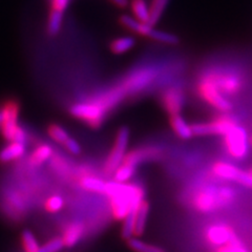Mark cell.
Instances as JSON below:
<instances>
[{
	"mask_svg": "<svg viewBox=\"0 0 252 252\" xmlns=\"http://www.w3.org/2000/svg\"><path fill=\"white\" fill-rule=\"evenodd\" d=\"M161 153V149L158 147H142L136 151H132L128 154H126L122 163L129 164L131 166H137L138 164L142 163L146 160L157 159Z\"/></svg>",
	"mask_w": 252,
	"mask_h": 252,
	"instance_id": "14",
	"label": "cell"
},
{
	"mask_svg": "<svg viewBox=\"0 0 252 252\" xmlns=\"http://www.w3.org/2000/svg\"><path fill=\"white\" fill-rule=\"evenodd\" d=\"M212 173L229 182H235L247 188H252V175L249 171L242 170L234 165L226 162H216L212 165Z\"/></svg>",
	"mask_w": 252,
	"mask_h": 252,
	"instance_id": "9",
	"label": "cell"
},
{
	"mask_svg": "<svg viewBox=\"0 0 252 252\" xmlns=\"http://www.w3.org/2000/svg\"><path fill=\"white\" fill-rule=\"evenodd\" d=\"M224 145L227 154L233 159H245L249 153L248 135L245 128L236 125L224 136Z\"/></svg>",
	"mask_w": 252,
	"mask_h": 252,
	"instance_id": "6",
	"label": "cell"
},
{
	"mask_svg": "<svg viewBox=\"0 0 252 252\" xmlns=\"http://www.w3.org/2000/svg\"><path fill=\"white\" fill-rule=\"evenodd\" d=\"M138 209V208H137ZM136 210L131 211L129 215L126 216L123 220V225L121 229L122 238L125 240H129L135 235V224H136Z\"/></svg>",
	"mask_w": 252,
	"mask_h": 252,
	"instance_id": "28",
	"label": "cell"
},
{
	"mask_svg": "<svg viewBox=\"0 0 252 252\" xmlns=\"http://www.w3.org/2000/svg\"><path fill=\"white\" fill-rule=\"evenodd\" d=\"M198 91L200 96L207 102L209 105L215 107L218 110H220L223 113H227L232 108V104L228 101L224 94L220 93L218 89L217 84L215 83L214 79L211 75L204 76L199 84H198Z\"/></svg>",
	"mask_w": 252,
	"mask_h": 252,
	"instance_id": "5",
	"label": "cell"
},
{
	"mask_svg": "<svg viewBox=\"0 0 252 252\" xmlns=\"http://www.w3.org/2000/svg\"><path fill=\"white\" fill-rule=\"evenodd\" d=\"M216 252H248V250L244 247L242 242L238 239V236H235L229 243L220 246Z\"/></svg>",
	"mask_w": 252,
	"mask_h": 252,
	"instance_id": "31",
	"label": "cell"
},
{
	"mask_svg": "<svg viewBox=\"0 0 252 252\" xmlns=\"http://www.w3.org/2000/svg\"><path fill=\"white\" fill-rule=\"evenodd\" d=\"M169 1L170 0H152L151 5H149V26L154 27L159 22Z\"/></svg>",
	"mask_w": 252,
	"mask_h": 252,
	"instance_id": "20",
	"label": "cell"
},
{
	"mask_svg": "<svg viewBox=\"0 0 252 252\" xmlns=\"http://www.w3.org/2000/svg\"><path fill=\"white\" fill-rule=\"evenodd\" d=\"M238 125L234 118L231 116L223 115L216 118L210 122L194 123L191 125L193 136H208V135H220L225 136L233 127Z\"/></svg>",
	"mask_w": 252,
	"mask_h": 252,
	"instance_id": "8",
	"label": "cell"
},
{
	"mask_svg": "<svg viewBox=\"0 0 252 252\" xmlns=\"http://www.w3.org/2000/svg\"><path fill=\"white\" fill-rule=\"evenodd\" d=\"M249 172H250V173H251V175H252V169H251V170H249Z\"/></svg>",
	"mask_w": 252,
	"mask_h": 252,
	"instance_id": "38",
	"label": "cell"
},
{
	"mask_svg": "<svg viewBox=\"0 0 252 252\" xmlns=\"http://www.w3.org/2000/svg\"><path fill=\"white\" fill-rule=\"evenodd\" d=\"M69 112L77 119L82 120L92 127H98L103 122L108 110L96 100H92L75 103Z\"/></svg>",
	"mask_w": 252,
	"mask_h": 252,
	"instance_id": "4",
	"label": "cell"
},
{
	"mask_svg": "<svg viewBox=\"0 0 252 252\" xmlns=\"http://www.w3.org/2000/svg\"><path fill=\"white\" fill-rule=\"evenodd\" d=\"M110 201V209L115 220H123L131 211L136 210L144 200L143 188L137 184L106 183L105 193Z\"/></svg>",
	"mask_w": 252,
	"mask_h": 252,
	"instance_id": "1",
	"label": "cell"
},
{
	"mask_svg": "<svg viewBox=\"0 0 252 252\" xmlns=\"http://www.w3.org/2000/svg\"><path fill=\"white\" fill-rule=\"evenodd\" d=\"M21 242L26 252H38L40 245L34 233L30 230H25L21 234Z\"/></svg>",
	"mask_w": 252,
	"mask_h": 252,
	"instance_id": "29",
	"label": "cell"
},
{
	"mask_svg": "<svg viewBox=\"0 0 252 252\" xmlns=\"http://www.w3.org/2000/svg\"><path fill=\"white\" fill-rule=\"evenodd\" d=\"M136 167L129 164L122 163L114 172V181L118 183H127L128 181L135 175Z\"/></svg>",
	"mask_w": 252,
	"mask_h": 252,
	"instance_id": "27",
	"label": "cell"
},
{
	"mask_svg": "<svg viewBox=\"0 0 252 252\" xmlns=\"http://www.w3.org/2000/svg\"><path fill=\"white\" fill-rule=\"evenodd\" d=\"M70 0H52V9L64 13L69 5Z\"/></svg>",
	"mask_w": 252,
	"mask_h": 252,
	"instance_id": "35",
	"label": "cell"
},
{
	"mask_svg": "<svg viewBox=\"0 0 252 252\" xmlns=\"http://www.w3.org/2000/svg\"><path fill=\"white\" fill-rule=\"evenodd\" d=\"M170 125L176 135L181 139L187 140L193 136L191 125H189L181 115L170 116Z\"/></svg>",
	"mask_w": 252,
	"mask_h": 252,
	"instance_id": "18",
	"label": "cell"
},
{
	"mask_svg": "<svg viewBox=\"0 0 252 252\" xmlns=\"http://www.w3.org/2000/svg\"><path fill=\"white\" fill-rule=\"evenodd\" d=\"M80 186L85 189V190L91 191V192H97V193H105L106 189V183L105 181L101 180L97 177H91V176H85L82 177L80 180Z\"/></svg>",
	"mask_w": 252,
	"mask_h": 252,
	"instance_id": "21",
	"label": "cell"
},
{
	"mask_svg": "<svg viewBox=\"0 0 252 252\" xmlns=\"http://www.w3.org/2000/svg\"><path fill=\"white\" fill-rule=\"evenodd\" d=\"M149 203L146 200L142 201L140 206L136 211V224H135V236H140L143 234L145 226L147 223V218L149 215Z\"/></svg>",
	"mask_w": 252,
	"mask_h": 252,
	"instance_id": "19",
	"label": "cell"
},
{
	"mask_svg": "<svg viewBox=\"0 0 252 252\" xmlns=\"http://www.w3.org/2000/svg\"><path fill=\"white\" fill-rule=\"evenodd\" d=\"M127 245L135 252H166L163 248L142 241L138 238H135V236L127 240Z\"/></svg>",
	"mask_w": 252,
	"mask_h": 252,
	"instance_id": "24",
	"label": "cell"
},
{
	"mask_svg": "<svg viewBox=\"0 0 252 252\" xmlns=\"http://www.w3.org/2000/svg\"><path fill=\"white\" fill-rule=\"evenodd\" d=\"M65 148L69 153H72L73 155H79L81 153V147L79 145L78 142L72 138H68L67 141L64 143Z\"/></svg>",
	"mask_w": 252,
	"mask_h": 252,
	"instance_id": "34",
	"label": "cell"
},
{
	"mask_svg": "<svg viewBox=\"0 0 252 252\" xmlns=\"http://www.w3.org/2000/svg\"><path fill=\"white\" fill-rule=\"evenodd\" d=\"M234 195L233 189L230 187H204L194 195L193 207L204 214L214 212L231 203Z\"/></svg>",
	"mask_w": 252,
	"mask_h": 252,
	"instance_id": "2",
	"label": "cell"
},
{
	"mask_svg": "<svg viewBox=\"0 0 252 252\" xmlns=\"http://www.w3.org/2000/svg\"><path fill=\"white\" fill-rule=\"evenodd\" d=\"M120 23L124 28L128 29L129 31L133 32V33H137L141 36H145L148 38L151 37L152 32L155 29L154 27L149 26L148 23L141 22L128 15H122L120 17Z\"/></svg>",
	"mask_w": 252,
	"mask_h": 252,
	"instance_id": "16",
	"label": "cell"
},
{
	"mask_svg": "<svg viewBox=\"0 0 252 252\" xmlns=\"http://www.w3.org/2000/svg\"><path fill=\"white\" fill-rule=\"evenodd\" d=\"M215 83L217 84L219 91L225 94H235L242 89V79L234 73H211L210 74Z\"/></svg>",
	"mask_w": 252,
	"mask_h": 252,
	"instance_id": "11",
	"label": "cell"
},
{
	"mask_svg": "<svg viewBox=\"0 0 252 252\" xmlns=\"http://www.w3.org/2000/svg\"><path fill=\"white\" fill-rule=\"evenodd\" d=\"M47 132H49V136L55 142H57V143L62 144V145H64V143L69 138L66 130L63 127H61L60 125H57V124L50 125L49 129H47Z\"/></svg>",
	"mask_w": 252,
	"mask_h": 252,
	"instance_id": "30",
	"label": "cell"
},
{
	"mask_svg": "<svg viewBox=\"0 0 252 252\" xmlns=\"http://www.w3.org/2000/svg\"><path fill=\"white\" fill-rule=\"evenodd\" d=\"M185 104V96L183 91L179 88H169L162 94V105L170 115H180Z\"/></svg>",
	"mask_w": 252,
	"mask_h": 252,
	"instance_id": "12",
	"label": "cell"
},
{
	"mask_svg": "<svg viewBox=\"0 0 252 252\" xmlns=\"http://www.w3.org/2000/svg\"><path fill=\"white\" fill-rule=\"evenodd\" d=\"M236 234L229 226L225 224H215L207 228L206 239L211 245L220 247L229 243Z\"/></svg>",
	"mask_w": 252,
	"mask_h": 252,
	"instance_id": "13",
	"label": "cell"
},
{
	"mask_svg": "<svg viewBox=\"0 0 252 252\" xmlns=\"http://www.w3.org/2000/svg\"><path fill=\"white\" fill-rule=\"evenodd\" d=\"M64 247V243H63L61 238H54L46 242L44 245L40 246L38 252H59Z\"/></svg>",
	"mask_w": 252,
	"mask_h": 252,
	"instance_id": "33",
	"label": "cell"
},
{
	"mask_svg": "<svg viewBox=\"0 0 252 252\" xmlns=\"http://www.w3.org/2000/svg\"><path fill=\"white\" fill-rule=\"evenodd\" d=\"M158 75V72L153 67H142L125 78L121 88L126 94L138 93L151 84Z\"/></svg>",
	"mask_w": 252,
	"mask_h": 252,
	"instance_id": "10",
	"label": "cell"
},
{
	"mask_svg": "<svg viewBox=\"0 0 252 252\" xmlns=\"http://www.w3.org/2000/svg\"><path fill=\"white\" fill-rule=\"evenodd\" d=\"M63 205H64V201L60 195H52L49 199L45 201L44 207L46 211L51 212V214H55L62 209Z\"/></svg>",
	"mask_w": 252,
	"mask_h": 252,
	"instance_id": "32",
	"label": "cell"
},
{
	"mask_svg": "<svg viewBox=\"0 0 252 252\" xmlns=\"http://www.w3.org/2000/svg\"><path fill=\"white\" fill-rule=\"evenodd\" d=\"M4 114L3 123L0 126L3 138L9 142H18V143H27V132L18 124L19 106L17 102L10 101L2 107Z\"/></svg>",
	"mask_w": 252,
	"mask_h": 252,
	"instance_id": "3",
	"label": "cell"
},
{
	"mask_svg": "<svg viewBox=\"0 0 252 252\" xmlns=\"http://www.w3.org/2000/svg\"><path fill=\"white\" fill-rule=\"evenodd\" d=\"M130 9L135 18L141 22L148 23L149 20V5L146 0H131Z\"/></svg>",
	"mask_w": 252,
	"mask_h": 252,
	"instance_id": "23",
	"label": "cell"
},
{
	"mask_svg": "<svg viewBox=\"0 0 252 252\" xmlns=\"http://www.w3.org/2000/svg\"><path fill=\"white\" fill-rule=\"evenodd\" d=\"M63 21V12L57 11V10H51V13L49 15V19H47V33L51 36H56L62 27Z\"/></svg>",
	"mask_w": 252,
	"mask_h": 252,
	"instance_id": "26",
	"label": "cell"
},
{
	"mask_svg": "<svg viewBox=\"0 0 252 252\" xmlns=\"http://www.w3.org/2000/svg\"><path fill=\"white\" fill-rule=\"evenodd\" d=\"M26 154V144L10 142L0 151V162L7 163L20 159Z\"/></svg>",
	"mask_w": 252,
	"mask_h": 252,
	"instance_id": "17",
	"label": "cell"
},
{
	"mask_svg": "<svg viewBox=\"0 0 252 252\" xmlns=\"http://www.w3.org/2000/svg\"><path fill=\"white\" fill-rule=\"evenodd\" d=\"M84 234V225L80 222H73L66 226L62 235L64 247H74L82 239Z\"/></svg>",
	"mask_w": 252,
	"mask_h": 252,
	"instance_id": "15",
	"label": "cell"
},
{
	"mask_svg": "<svg viewBox=\"0 0 252 252\" xmlns=\"http://www.w3.org/2000/svg\"><path fill=\"white\" fill-rule=\"evenodd\" d=\"M53 155V148L47 144H41L35 148L30 157V163L34 166H40L50 159Z\"/></svg>",
	"mask_w": 252,
	"mask_h": 252,
	"instance_id": "22",
	"label": "cell"
},
{
	"mask_svg": "<svg viewBox=\"0 0 252 252\" xmlns=\"http://www.w3.org/2000/svg\"><path fill=\"white\" fill-rule=\"evenodd\" d=\"M128 141L129 129L126 126H123V127L118 130L115 145L112 148V152H110L104 164L103 170L106 176H113L115 170L122 164L126 155V149H127L128 146Z\"/></svg>",
	"mask_w": 252,
	"mask_h": 252,
	"instance_id": "7",
	"label": "cell"
},
{
	"mask_svg": "<svg viewBox=\"0 0 252 252\" xmlns=\"http://www.w3.org/2000/svg\"><path fill=\"white\" fill-rule=\"evenodd\" d=\"M135 43H136L135 39L130 36L120 37L112 41V43H110V50H112L114 54H118V55L124 54L126 52H128L129 50H131L133 45H135Z\"/></svg>",
	"mask_w": 252,
	"mask_h": 252,
	"instance_id": "25",
	"label": "cell"
},
{
	"mask_svg": "<svg viewBox=\"0 0 252 252\" xmlns=\"http://www.w3.org/2000/svg\"><path fill=\"white\" fill-rule=\"evenodd\" d=\"M3 120H4V114H3V110L1 108L0 109V126H1V124L3 123Z\"/></svg>",
	"mask_w": 252,
	"mask_h": 252,
	"instance_id": "37",
	"label": "cell"
},
{
	"mask_svg": "<svg viewBox=\"0 0 252 252\" xmlns=\"http://www.w3.org/2000/svg\"><path fill=\"white\" fill-rule=\"evenodd\" d=\"M109 1L113 4H115L116 6L121 7V9H124V7L127 6L129 3L128 0H109Z\"/></svg>",
	"mask_w": 252,
	"mask_h": 252,
	"instance_id": "36",
	"label": "cell"
}]
</instances>
